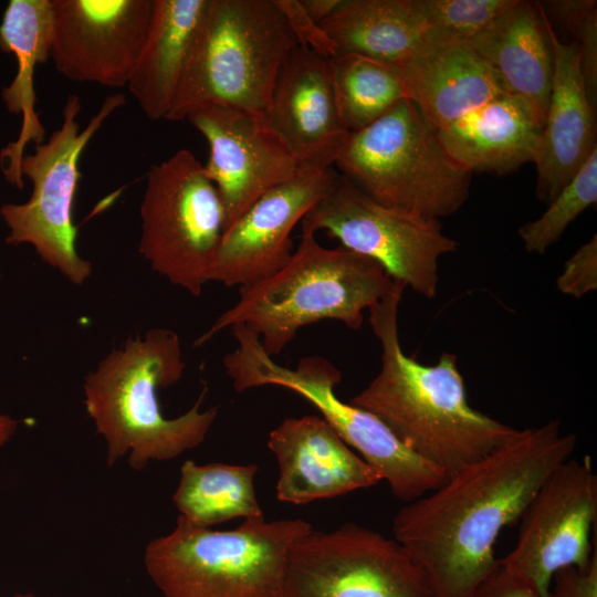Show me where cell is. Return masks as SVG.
Wrapping results in <instances>:
<instances>
[{
  "instance_id": "30",
  "label": "cell",
  "mask_w": 597,
  "mask_h": 597,
  "mask_svg": "<svg viewBox=\"0 0 597 597\" xmlns=\"http://www.w3.org/2000/svg\"><path fill=\"white\" fill-rule=\"evenodd\" d=\"M563 294L580 298L597 289V235L583 244L565 262L564 270L556 280Z\"/></svg>"
},
{
  "instance_id": "2",
  "label": "cell",
  "mask_w": 597,
  "mask_h": 597,
  "mask_svg": "<svg viewBox=\"0 0 597 597\" xmlns=\"http://www.w3.org/2000/svg\"><path fill=\"white\" fill-rule=\"evenodd\" d=\"M395 282L391 292L368 310L381 346L380 369L349 402L375 415L449 478L510 441L520 429L469 404L455 355L443 353L436 364L425 365L405 354L398 310L406 286Z\"/></svg>"
},
{
  "instance_id": "22",
  "label": "cell",
  "mask_w": 597,
  "mask_h": 597,
  "mask_svg": "<svg viewBox=\"0 0 597 597\" xmlns=\"http://www.w3.org/2000/svg\"><path fill=\"white\" fill-rule=\"evenodd\" d=\"M53 42L52 0H10L0 23V49L12 53L17 72L2 88L8 112L21 115L19 136L0 151L2 172L9 184L24 188L21 161L29 143L44 142L45 129L35 111L34 71L51 59Z\"/></svg>"
},
{
  "instance_id": "33",
  "label": "cell",
  "mask_w": 597,
  "mask_h": 597,
  "mask_svg": "<svg viewBox=\"0 0 597 597\" xmlns=\"http://www.w3.org/2000/svg\"><path fill=\"white\" fill-rule=\"evenodd\" d=\"M549 597H597V553L586 567H566L552 580Z\"/></svg>"
},
{
  "instance_id": "7",
  "label": "cell",
  "mask_w": 597,
  "mask_h": 597,
  "mask_svg": "<svg viewBox=\"0 0 597 597\" xmlns=\"http://www.w3.org/2000/svg\"><path fill=\"white\" fill-rule=\"evenodd\" d=\"M334 165L376 202L426 219L454 213L470 195L472 174L447 153L407 98L348 133Z\"/></svg>"
},
{
  "instance_id": "31",
  "label": "cell",
  "mask_w": 597,
  "mask_h": 597,
  "mask_svg": "<svg viewBox=\"0 0 597 597\" xmlns=\"http://www.w3.org/2000/svg\"><path fill=\"white\" fill-rule=\"evenodd\" d=\"M284 15L297 44L323 56L333 57L337 48L323 27L305 11L300 0H273Z\"/></svg>"
},
{
  "instance_id": "4",
  "label": "cell",
  "mask_w": 597,
  "mask_h": 597,
  "mask_svg": "<svg viewBox=\"0 0 597 597\" xmlns=\"http://www.w3.org/2000/svg\"><path fill=\"white\" fill-rule=\"evenodd\" d=\"M396 282L376 261L344 247L328 249L302 229L298 248L274 274L239 287V300L195 343L201 346L227 327L242 325L265 349L279 355L298 329L324 320L350 329L364 323V311L391 292Z\"/></svg>"
},
{
  "instance_id": "12",
  "label": "cell",
  "mask_w": 597,
  "mask_h": 597,
  "mask_svg": "<svg viewBox=\"0 0 597 597\" xmlns=\"http://www.w3.org/2000/svg\"><path fill=\"white\" fill-rule=\"evenodd\" d=\"M276 597H436L394 538L355 523L312 530L291 547Z\"/></svg>"
},
{
  "instance_id": "10",
  "label": "cell",
  "mask_w": 597,
  "mask_h": 597,
  "mask_svg": "<svg viewBox=\"0 0 597 597\" xmlns=\"http://www.w3.org/2000/svg\"><path fill=\"white\" fill-rule=\"evenodd\" d=\"M139 212L140 254L153 271L199 296L210 282L227 217L216 186L190 150L151 165Z\"/></svg>"
},
{
  "instance_id": "11",
  "label": "cell",
  "mask_w": 597,
  "mask_h": 597,
  "mask_svg": "<svg viewBox=\"0 0 597 597\" xmlns=\"http://www.w3.org/2000/svg\"><path fill=\"white\" fill-rule=\"evenodd\" d=\"M301 224L314 233L325 231L341 247L370 258L394 281L426 298L437 296L439 259L458 249L439 220L383 206L339 172Z\"/></svg>"
},
{
  "instance_id": "21",
  "label": "cell",
  "mask_w": 597,
  "mask_h": 597,
  "mask_svg": "<svg viewBox=\"0 0 597 597\" xmlns=\"http://www.w3.org/2000/svg\"><path fill=\"white\" fill-rule=\"evenodd\" d=\"M545 117L504 93L437 132L447 153L472 172L505 175L534 163Z\"/></svg>"
},
{
  "instance_id": "36",
  "label": "cell",
  "mask_w": 597,
  "mask_h": 597,
  "mask_svg": "<svg viewBox=\"0 0 597 597\" xmlns=\"http://www.w3.org/2000/svg\"><path fill=\"white\" fill-rule=\"evenodd\" d=\"M18 421L8 415L0 413V447L4 446L14 434Z\"/></svg>"
},
{
  "instance_id": "37",
  "label": "cell",
  "mask_w": 597,
  "mask_h": 597,
  "mask_svg": "<svg viewBox=\"0 0 597 597\" xmlns=\"http://www.w3.org/2000/svg\"><path fill=\"white\" fill-rule=\"evenodd\" d=\"M12 597H34L32 593H17Z\"/></svg>"
},
{
  "instance_id": "27",
  "label": "cell",
  "mask_w": 597,
  "mask_h": 597,
  "mask_svg": "<svg viewBox=\"0 0 597 597\" xmlns=\"http://www.w3.org/2000/svg\"><path fill=\"white\" fill-rule=\"evenodd\" d=\"M336 104L348 133L370 125L406 98L400 67L354 53L331 57Z\"/></svg>"
},
{
  "instance_id": "19",
  "label": "cell",
  "mask_w": 597,
  "mask_h": 597,
  "mask_svg": "<svg viewBox=\"0 0 597 597\" xmlns=\"http://www.w3.org/2000/svg\"><path fill=\"white\" fill-rule=\"evenodd\" d=\"M405 97L436 132L506 93L496 73L468 41L436 31L399 66Z\"/></svg>"
},
{
  "instance_id": "1",
  "label": "cell",
  "mask_w": 597,
  "mask_h": 597,
  "mask_svg": "<svg viewBox=\"0 0 597 597\" xmlns=\"http://www.w3.org/2000/svg\"><path fill=\"white\" fill-rule=\"evenodd\" d=\"M577 437L559 420L520 429L510 441L406 503L392 520L394 540L425 572L436 597H474L496 568L501 532L564 461Z\"/></svg>"
},
{
  "instance_id": "32",
  "label": "cell",
  "mask_w": 597,
  "mask_h": 597,
  "mask_svg": "<svg viewBox=\"0 0 597 597\" xmlns=\"http://www.w3.org/2000/svg\"><path fill=\"white\" fill-rule=\"evenodd\" d=\"M578 45L579 69L587 98L597 105V10L591 11L569 30Z\"/></svg>"
},
{
  "instance_id": "17",
  "label": "cell",
  "mask_w": 597,
  "mask_h": 597,
  "mask_svg": "<svg viewBox=\"0 0 597 597\" xmlns=\"http://www.w3.org/2000/svg\"><path fill=\"white\" fill-rule=\"evenodd\" d=\"M264 118L303 169H328L346 139L331 57L296 45L277 73Z\"/></svg>"
},
{
  "instance_id": "5",
  "label": "cell",
  "mask_w": 597,
  "mask_h": 597,
  "mask_svg": "<svg viewBox=\"0 0 597 597\" xmlns=\"http://www.w3.org/2000/svg\"><path fill=\"white\" fill-rule=\"evenodd\" d=\"M296 45L273 0H208L165 119L185 121L207 105L264 115Z\"/></svg>"
},
{
  "instance_id": "20",
  "label": "cell",
  "mask_w": 597,
  "mask_h": 597,
  "mask_svg": "<svg viewBox=\"0 0 597 597\" xmlns=\"http://www.w3.org/2000/svg\"><path fill=\"white\" fill-rule=\"evenodd\" d=\"M554 71L536 166L535 195L548 205L597 148L596 111L590 105L579 69L577 42H562L547 19Z\"/></svg>"
},
{
  "instance_id": "34",
  "label": "cell",
  "mask_w": 597,
  "mask_h": 597,
  "mask_svg": "<svg viewBox=\"0 0 597 597\" xmlns=\"http://www.w3.org/2000/svg\"><path fill=\"white\" fill-rule=\"evenodd\" d=\"M474 597H543L525 578L510 572L500 563L484 579Z\"/></svg>"
},
{
  "instance_id": "6",
  "label": "cell",
  "mask_w": 597,
  "mask_h": 597,
  "mask_svg": "<svg viewBox=\"0 0 597 597\" xmlns=\"http://www.w3.org/2000/svg\"><path fill=\"white\" fill-rule=\"evenodd\" d=\"M312 530L302 519L262 517L212 531L179 515L148 543L144 564L163 597H276L291 547Z\"/></svg>"
},
{
  "instance_id": "23",
  "label": "cell",
  "mask_w": 597,
  "mask_h": 597,
  "mask_svg": "<svg viewBox=\"0 0 597 597\" xmlns=\"http://www.w3.org/2000/svg\"><path fill=\"white\" fill-rule=\"evenodd\" d=\"M468 42L496 73L506 93L526 100L546 117L554 55L538 1L513 0Z\"/></svg>"
},
{
  "instance_id": "8",
  "label": "cell",
  "mask_w": 597,
  "mask_h": 597,
  "mask_svg": "<svg viewBox=\"0 0 597 597\" xmlns=\"http://www.w3.org/2000/svg\"><path fill=\"white\" fill-rule=\"evenodd\" d=\"M231 331L238 346L224 356L223 366L237 391L277 386L303 397L387 482L392 495L405 503L433 491L448 479L404 444L375 415L342 401L335 394L341 371L326 358L307 356L289 368L265 352L255 333L241 325Z\"/></svg>"
},
{
  "instance_id": "13",
  "label": "cell",
  "mask_w": 597,
  "mask_h": 597,
  "mask_svg": "<svg viewBox=\"0 0 597 597\" xmlns=\"http://www.w3.org/2000/svg\"><path fill=\"white\" fill-rule=\"evenodd\" d=\"M597 475L589 455L558 465L533 495L519 520L517 541L499 563L549 597L554 575L586 567L596 554Z\"/></svg>"
},
{
  "instance_id": "26",
  "label": "cell",
  "mask_w": 597,
  "mask_h": 597,
  "mask_svg": "<svg viewBox=\"0 0 597 597\" xmlns=\"http://www.w3.org/2000/svg\"><path fill=\"white\" fill-rule=\"evenodd\" d=\"M256 464L209 463L187 460L172 501L180 515L198 527L242 517L262 519L254 490Z\"/></svg>"
},
{
  "instance_id": "9",
  "label": "cell",
  "mask_w": 597,
  "mask_h": 597,
  "mask_svg": "<svg viewBox=\"0 0 597 597\" xmlns=\"http://www.w3.org/2000/svg\"><path fill=\"white\" fill-rule=\"evenodd\" d=\"M125 103L124 94L108 96L80 130L81 100L70 95L60 128L22 158L21 174L32 182L30 198L23 203L0 207V216L9 229L6 242L32 245L46 264L76 285L83 284L92 273L91 262L77 251L73 223L80 159L104 122Z\"/></svg>"
},
{
  "instance_id": "18",
  "label": "cell",
  "mask_w": 597,
  "mask_h": 597,
  "mask_svg": "<svg viewBox=\"0 0 597 597\" xmlns=\"http://www.w3.org/2000/svg\"><path fill=\"white\" fill-rule=\"evenodd\" d=\"M279 465L277 500L295 505L368 489L381 482L323 418H286L269 434Z\"/></svg>"
},
{
  "instance_id": "24",
  "label": "cell",
  "mask_w": 597,
  "mask_h": 597,
  "mask_svg": "<svg viewBox=\"0 0 597 597\" xmlns=\"http://www.w3.org/2000/svg\"><path fill=\"white\" fill-rule=\"evenodd\" d=\"M208 0H154L145 42L127 86L144 114L166 118Z\"/></svg>"
},
{
  "instance_id": "38",
  "label": "cell",
  "mask_w": 597,
  "mask_h": 597,
  "mask_svg": "<svg viewBox=\"0 0 597 597\" xmlns=\"http://www.w3.org/2000/svg\"><path fill=\"white\" fill-rule=\"evenodd\" d=\"M50 597H53V596H50Z\"/></svg>"
},
{
  "instance_id": "35",
  "label": "cell",
  "mask_w": 597,
  "mask_h": 597,
  "mask_svg": "<svg viewBox=\"0 0 597 597\" xmlns=\"http://www.w3.org/2000/svg\"><path fill=\"white\" fill-rule=\"evenodd\" d=\"M307 14L317 23L332 15L343 0H300Z\"/></svg>"
},
{
  "instance_id": "3",
  "label": "cell",
  "mask_w": 597,
  "mask_h": 597,
  "mask_svg": "<svg viewBox=\"0 0 597 597\" xmlns=\"http://www.w3.org/2000/svg\"><path fill=\"white\" fill-rule=\"evenodd\" d=\"M179 336L167 328L149 329L126 339L101 359L84 380V405L107 447V465L128 454L132 469L150 460L165 461L201 444L218 407L200 410L207 389L193 406L166 418L158 390L177 383L185 371Z\"/></svg>"
},
{
  "instance_id": "16",
  "label": "cell",
  "mask_w": 597,
  "mask_h": 597,
  "mask_svg": "<svg viewBox=\"0 0 597 597\" xmlns=\"http://www.w3.org/2000/svg\"><path fill=\"white\" fill-rule=\"evenodd\" d=\"M332 168L303 169L261 196L222 237L210 282L244 286L282 269L293 254L291 234L337 178Z\"/></svg>"
},
{
  "instance_id": "29",
  "label": "cell",
  "mask_w": 597,
  "mask_h": 597,
  "mask_svg": "<svg viewBox=\"0 0 597 597\" xmlns=\"http://www.w3.org/2000/svg\"><path fill=\"white\" fill-rule=\"evenodd\" d=\"M513 0H413L423 32L469 41Z\"/></svg>"
},
{
  "instance_id": "14",
  "label": "cell",
  "mask_w": 597,
  "mask_h": 597,
  "mask_svg": "<svg viewBox=\"0 0 597 597\" xmlns=\"http://www.w3.org/2000/svg\"><path fill=\"white\" fill-rule=\"evenodd\" d=\"M153 6L154 0H52L55 69L76 82L127 85Z\"/></svg>"
},
{
  "instance_id": "15",
  "label": "cell",
  "mask_w": 597,
  "mask_h": 597,
  "mask_svg": "<svg viewBox=\"0 0 597 597\" xmlns=\"http://www.w3.org/2000/svg\"><path fill=\"white\" fill-rule=\"evenodd\" d=\"M185 121L209 145L203 168L222 200L226 229L266 191L300 170L296 157L263 115L207 105Z\"/></svg>"
},
{
  "instance_id": "25",
  "label": "cell",
  "mask_w": 597,
  "mask_h": 597,
  "mask_svg": "<svg viewBox=\"0 0 597 597\" xmlns=\"http://www.w3.org/2000/svg\"><path fill=\"white\" fill-rule=\"evenodd\" d=\"M337 53H354L400 66L422 41L413 0H343L320 23Z\"/></svg>"
},
{
  "instance_id": "28",
  "label": "cell",
  "mask_w": 597,
  "mask_h": 597,
  "mask_svg": "<svg viewBox=\"0 0 597 597\" xmlns=\"http://www.w3.org/2000/svg\"><path fill=\"white\" fill-rule=\"evenodd\" d=\"M597 202V148L537 219L517 233L530 253L544 254L584 210Z\"/></svg>"
}]
</instances>
